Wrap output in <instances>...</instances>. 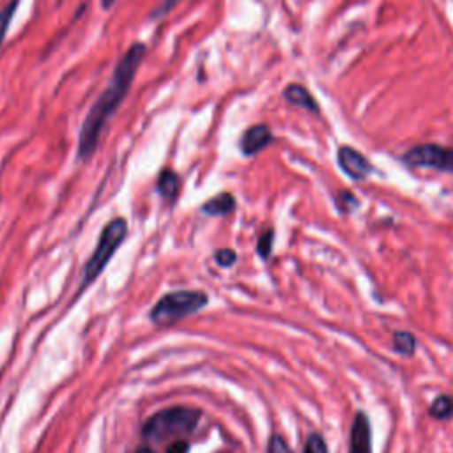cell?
<instances>
[{"label": "cell", "instance_id": "1", "mask_svg": "<svg viewBox=\"0 0 453 453\" xmlns=\"http://www.w3.org/2000/svg\"><path fill=\"white\" fill-rule=\"evenodd\" d=\"M145 53H147V46L143 42L131 44L117 62L113 74L110 78V83L90 106L78 136V157L81 161H87L96 152L101 134L108 120L113 117V113L124 101L126 94L129 92L131 83L143 62Z\"/></svg>", "mask_w": 453, "mask_h": 453}, {"label": "cell", "instance_id": "2", "mask_svg": "<svg viewBox=\"0 0 453 453\" xmlns=\"http://www.w3.org/2000/svg\"><path fill=\"white\" fill-rule=\"evenodd\" d=\"M200 412L189 407H172L154 414L143 426V435L150 442H161L170 437L186 435L195 430Z\"/></svg>", "mask_w": 453, "mask_h": 453}, {"label": "cell", "instance_id": "3", "mask_svg": "<svg viewBox=\"0 0 453 453\" xmlns=\"http://www.w3.org/2000/svg\"><path fill=\"white\" fill-rule=\"evenodd\" d=\"M207 303V296L198 290H179L163 296L150 311V319L156 324H172L177 322L200 308Z\"/></svg>", "mask_w": 453, "mask_h": 453}, {"label": "cell", "instance_id": "4", "mask_svg": "<svg viewBox=\"0 0 453 453\" xmlns=\"http://www.w3.org/2000/svg\"><path fill=\"white\" fill-rule=\"evenodd\" d=\"M126 234H127V223L122 218L111 219L103 228L99 242H97L92 257L88 258V262L85 265V283L94 281L97 278V274L104 269L108 260L113 257V253L117 251V248L124 241Z\"/></svg>", "mask_w": 453, "mask_h": 453}, {"label": "cell", "instance_id": "5", "mask_svg": "<svg viewBox=\"0 0 453 453\" xmlns=\"http://www.w3.org/2000/svg\"><path fill=\"white\" fill-rule=\"evenodd\" d=\"M402 161L409 166H423L453 173V149L449 147H441L434 143L418 145L407 150L402 156Z\"/></svg>", "mask_w": 453, "mask_h": 453}, {"label": "cell", "instance_id": "6", "mask_svg": "<svg viewBox=\"0 0 453 453\" xmlns=\"http://www.w3.org/2000/svg\"><path fill=\"white\" fill-rule=\"evenodd\" d=\"M338 165L354 180H365L373 170L372 163L359 150L349 145L338 149Z\"/></svg>", "mask_w": 453, "mask_h": 453}, {"label": "cell", "instance_id": "7", "mask_svg": "<svg viewBox=\"0 0 453 453\" xmlns=\"http://www.w3.org/2000/svg\"><path fill=\"white\" fill-rule=\"evenodd\" d=\"M349 453H372V426L363 411L354 414L349 435Z\"/></svg>", "mask_w": 453, "mask_h": 453}, {"label": "cell", "instance_id": "8", "mask_svg": "<svg viewBox=\"0 0 453 453\" xmlns=\"http://www.w3.org/2000/svg\"><path fill=\"white\" fill-rule=\"evenodd\" d=\"M273 142V133L265 124H255L248 127L239 142V147L244 156H255Z\"/></svg>", "mask_w": 453, "mask_h": 453}, {"label": "cell", "instance_id": "9", "mask_svg": "<svg viewBox=\"0 0 453 453\" xmlns=\"http://www.w3.org/2000/svg\"><path fill=\"white\" fill-rule=\"evenodd\" d=\"M283 97L290 104H296V106L310 110V111H319V106H317L313 96L303 85H299V83H290L283 90Z\"/></svg>", "mask_w": 453, "mask_h": 453}, {"label": "cell", "instance_id": "10", "mask_svg": "<svg viewBox=\"0 0 453 453\" xmlns=\"http://www.w3.org/2000/svg\"><path fill=\"white\" fill-rule=\"evenodd\" d=\"M235 207V200L230 193H221L214 198H211L209 202L203 203V212H207L209 216H225L228 212H232Z\"/></svg>", "mask_w": 453, "mask_h": 453}, {"label": "cell", "instance_id": "11", "mask_svg": "<svg viewBox=\"0 0 453 453\" xmlns=\"http://www.w3.org/2000/svg\"><path fill=\"white\" fill-rule=\"evenodd\" d=\"M428 414L439 421L453 419V396L446 393L435 396L428 407Z\"/></svg>", "mask_w": 453, "mask_h": 453}, {"label": "cell", "instance_id": "12", "mask_svg": "<svg viewBox=\"0 0 453 453\" xmlns=\"http://www.w3.org/2000/svg\"><path fill=\"white\" fill-rule=\"evenodd\" d=\"M157 191L161 193L163 198L173 200L179 193V175L168 168L163 170L157 179Z\"/></svg>", "mask_w": 453, "mask_h": 453}, {"label": "cell", "instance_id": "13", "mask_svg": "<svg viewBox=\"0 0 453 453\" xmlns=\"http://www.w3.org/2000/svg\"><path fill=\"white\" fill-rule=\"evenodd\" d=\"M393 350L400 356H412L416 350V336L409 331H395L391 338Z\"/></svg>", "mask_w": 453, "mask_h": 453}, {"label": "cell", "instance_id": "14", "mask_svg": "<svg viewBox=\"0 0 453 453\" xmlns=\"http://www.w3.org/2000/svg\"><path fill=\"white\" fill-rule=\"evenodd\" d=\"M18 4H19V0H11V2L0 11V44H2V41H4V37H5V34H7V30H9V25H11L12 18H14V12H16V9H18Z\"/></svg>", "mask_w": 453, "mask_h": 453}, {"label": "cell", "instance_id": "15", "mask_svg": "<svg viewBox=\"0 0 453 453\" xmlns=\"http://www.w3.org/2000/svg\"><path fill=\"white\" fill-rule=\"evenodd\" d=\"M334 202H336L338 211H340V212H343V214L352 212V211L357 207V203H359V202H357V198H356L350 191H347V189L340 191V193L336 195Z\"/></svg>", "mask_w": 453, "mask_h": 453}, {"label": "cell", "instance_id": "16", "mask_svg": "<svg viewBox=\"0 0 453 453\" xmlns=\"http://www.w3.org/2000/svg\"><path fill=\"white\" fill-rule=\"evenodd\" d=\"M303 453H327V446H326L324 437L320 434H317V432L310 434L308 439H306Z\"/></svg>", "mask_w": 453, "mask_h": 453}, {"label": "cell", "instance_id": "17", "mask_svg": "<svg viewBox=\"0 0 453 453\" xmlns=\"http://www.w3.org/2000/svg\"><path fill=\"white\" fill-rule=\"evenodd\" d=\"M273 241H274V232L269 228L265 230L260 237H258V242H257V251L262 258H269L271 251H273Z\"/></svg>", "mask_w": 453, "mask_h": 453}, {"label": "cell", "instance_id": "18", "mask_svg": "<svg viewBox=\"0 0 453 453\" xmlns=\"http://www.w3.org/2000/svg\"><path fill=\"white\" fill-rule=\"evenodd\" d=\"M267 453H292V449L288 448L287 441H285L281 435L274 434V435H271V439H269Z\"/></svg>", "mask_w": 453, "mask_h": 453}, {"label": "cell", "instance_id": "19", "mask_svg": "<svg viewBox=\"0 0 453 453\" xmlns=\"http://www.w3.org/2000/svg\"><path fill=\"white\" fill-rule=\"evenodd\" d=\"M216 262L223 267H230L234 262H235V253L232 250H219L216 255H214Z\"/></svg>", "mask_w": 453, "mask_h": 453}, {"label": "cell", "instance_id": "20", "mask_svg": "<svg viewBox=\"0 0 453 453\" xmlns=\"http://www.w3.org/2000/svg\"><path fill=\"white\" fill-rule=\"evenodd\" d=\"M180 0H163L156 9H154V12H152V18L156 19V18H161V16H165L166 12H170L177 4H179Z\"/></svg>", "mask_w": 453, "mask_h": 453}, {"label": "cell", "instance_id": "21", "mask_svg": "<svg viewBox=\"0 0 453 453\" xmlns=\"http://www.w3.org/2000/svg\"><path fill=\"white\" fill-rule=\"evenodd\" d=\"M166 453H188V442L186 441H179V442H173Z\"/></svg>", "mask_w": 453, "mask_h": 453}, {"label": "cell", "instance_id": "22", "mask_svg": "<svg viewBox=\"0 0 453 453\" xmlns=\"http://www.w3.org/2000/svg\"><path fill=\"white\" fill-rule=\"evenodd\" d=\"M115 4V0H103V7L104 9H108V7H111Z\"/></svg>", "mask_w": 453, "mask_h": 453}, {"label": "cell", "instance_id": "23", "mask_svg": "<svg viewBox=\"0 0 453 453\" xmlns=\"http://www.w3.org/2000/svg\"><path fill=\"white\" fill-rule=\"evenodd\" d=\"M138 453H150V451H149V449H140Z\"/></svg>", "mask_w": 453, "mask_h": 453}]
</instances>
